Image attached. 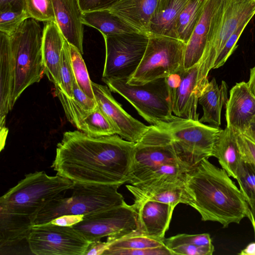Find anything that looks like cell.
Segmentation results:
<instances>
[{
  "label": "cell",
  "mask_w": 255,
  "mask_h": 255,
  "mask_svg": "<svg viewBox=\"0 0 255 255\" xmlns=\"http://www.w3.org/2000/svg\"><path fill=\"white\" fill-rule=\"evenodd\" d=\"M55 93L67 120L77 129L82 121L98 107L96 100L87 96L79 87L76 80L73 86V97L66 96L57 88L55 89Z\"/></svg>",
  "instance_id": "obj_24"
},
{
  "label": "cell",
  "mask_w": 255,
  "mask_h": 255,
  "mask_svg": "<svg viewBox=\"0 0 255 255\" xmlns=\"http://www.w3.org/2000/svg\"><path fill=\"white\" fill-rule=\"evenodd\" d=\"M189 0H158L147 34L177 38L178 17Z\"/></svg>",
  "instance_id": "obj_20"
},
{
  "label": "cell",
  "mask_w": 255,
  "mask_h": 255,
  "mask_svg": "<svg viewBox=\"0 0 255 255\" xmlns=\"http://www.w3.org/2000/svg\"><path fill=\"white\" fill-rule=\"evenodd\" d=\"M92 86L98 107L114 125L118 134L127 140L137 142L149 126L134 119L124 110L114 99L107 86L93 82Z\"/></svg>",
  "instance_id": "obj_14"
},
{
  "label": "cell",
  "mask_w": 255,
  "mask_h": 255,
  "mask_svg": "<svg viewBox=\"0 0 255 255\" xmlns=\"http://www.w3.org/2000/svg\"><path fill=\"white\" fill-rule=\"evenodd\" d=\"M247 83L250 91L255 97V65L250 70L249 80Z\"/></svg>",
  "instance_id": "obj_42"
},
{
  "label": "cell",
  "mask_w": 255,
  "mask_h": 255,
  "mask_svg": "<svg viewBox=\"0 0 255 255\" xmlns=\"http://www.w3.org/2000/svg\"><path fill=\"white\" fill-rule=\"evenodd\" d=\"M134 145L117 134L96 137L66 131L51 167L74 183L123 185L129 179Z\"/></svg>",
  "instance_id": "obj_1"
},
{
  "label": "cell",
  "mask_w": 255,
  "mask_h": 255,
  "mask_svg": "<svg viewBox=\"0 0 255 255\" xmlns=\"http://www.w3.org/2000/svg\"><path fill=\"white\" fill-rule=\"evenodd\" d=\"M213 156L218 159L222 168L230 177L236 179L242 156L235 131L227 127L222 129L216 142Z\"/></svg>",
  "instance_id": "obj_23"
},
{
  "label": "cell",
  "mask_w": 255,
  "mask_h": 255,
  "mask_svg": "<svg viewBox=\"0 0 255 255\" xmlns=\"http://www.w3.org/2000/svg\"><path fill=\"white\" fill-rule=\"evenodd\" d=\"M215 60L204 52L199 62L183 69L180 85L172 101L173 114L179 118L199 120L197 113L199 98L209 83L208 75Z\"/></svg>",
  "instance_id": "obj_13"
},
{
  "label": "cell",
  "mask_w": 255,
  "mask_h": 255,
  "mask_svg": "<svg viewBox=\"0 0 255 255\" xmlns=\"http://www.w3.org/2000/svg\"><path fill=\"white\" fill-rule=\"evenodd\" d=\"M43 30L28 18L10 34L0 31V123L28 87L44 74Z\"/></svg>",
  "instance_id": "obj_2"
},
{
  "label": "cell",
  "mask_w": 255,
  "mask_h": 255,
  "mask_svg": "<svg viewBox=\"0 0 255 255\" xmlns=\"http://www.w3.org/2000/svg\"><path fill=\"white\" fill-rule=\"evenodd\" d=\"M158 0H121L108 9L138 31L147 33Z\"/></svg>",
  "instance_id": "obj_21"
},
{
  "label": "cell",
  "mask_w": 255,
  "mask_h": 255,
  "mask_svg": "<svg viewBox=\"0 0 255 255\" xmlns=\"http://www.w3.org/2000/svg\"><path fill=\"white\" fill-rule=\"evenodd\" d=\"M28 18L26 11H23L0 12V31L10 34Z\"/></svg>",
  "instance_id": "obj_36"
},
{
  "label": "cell",
  "mask_w": 255,
  "mask_h": 255,
  "mask_svg": "<svg viewBox=\"0 0 255 255\" xmlns=\"http://www.w3.org/2000/svg\"><path fill=\"white\" fill-rule=\"evenodd\" d=\"M55 23L65 40L83 54V12L78 0H51Z\"/></svg>",
  "instance_id": "obj_18"
},
{
  "label": "cell",
  "mask_w": 255,
  "mask_h": 255,
  "mask_svg": "<svg viewBox=\"0 0 255 255\" xmlns=\"http://www.w3.org/2000/svg\"><path fill=\"white\" fill-rule=\"evenodd\" d=\"M163 240L134 233L122 237L110 240L107 239L108 246L103 255H118L125 250H135L156 248L164 246Z\"/></svg>",
  "instance_id": "obj_29"
},
{
  "label": "cell",
  "mask_w": 255,
  "mask_h": 255,
  "mask_svg": "<svg viewBox=\"0 0 255 255\" xmlns=\"http://www.w3.org/2000/svg\"><path fill=\"white\" fill-rule=\"evenodd\" d=\"M251 210L255 212V207L251 209Z\"/></svg>",
  "instance_id": "obj_46"
},
{
  "label": "cell",
  "mask_w": 255,
  "mask_h": 255,
  "mask_svg": "<svg viewBox=\"0 0 255 255\" xmlns=\"http://www.w3.org/2000/svg\"><path fill=\"white\" fill-rule=\"evenodd\" d=\"M108 243L102 242L101 240L94 241L91 243L85 253V255H103L107 249Z\"/></svg>",
  "instance_id": "obj_41"
},
{
  "label": "cell",
  "mask_w": 255,
  "mask_h": 255,
  "mask_svg": "<svg viewBox=\"0 0 255 255\" xmlns=\"http://www.w3.org/2000/svg\"><path fill=\"white\" fill-rule=\"evenodd\" d=\"M238 254L240 255H255V242L249 244Z\"/></svg>",
  "instance_id": "obj_43"
},
{
  "label": "cell",
  "mask_w": 255,
  "mask_h": 255,
  "mask_svg": "<svg viewBox=\"0 0 255 255\" xmlns=\"http://www.w3.org/2000/svg\"><path fill=\"white\" fill-rule=\"evenodd\" d=\"M186 44L170 37L149 35L143 57L135 73L127 81L141 85L169 75L184 68Z\"/></svg>",
  "instance_id": "obj_9"
},
{
  "label": "cell",
  "mask_w": 255,
  "mask_h": 255,
  "mask_svg": "<svg viewBox=\"0 0 255 255\" xmlns=\"http://www.w3.org/2000/svg\"><path fill=\"white\" fill-rule=\"evenodd\" d=\"M249 21L242 23L230 36L216 58L213 69L222 66L237 47V42Z\"/></svg>",
  "instance_id": "obj_35"
},
{
  "label": "cell",
  "mask_w": 255,
  "mask_h": 255,
  "mask_svg": "<svg viewBox=\"0 0 255 255\" xmlns=\"http://www.w3.org/2000/svg\"><path fill=\"white\" fill-rule=\"evenodd\" d=\"M250 132L255 139V121L253 124Z\"/></svg>",
  "instance_id": "obj_45"
},
{
  "label": "cell",
  "mask_w": 255,
  "mask_h": 255,
  "mask_svg": "<svg viewBox=\"0 0 255 255\" xmlns=\"http://www.w3.org/2000/svg\"><path fill=\"white\" fill-rule=\"evenodd\" d=\"M236 134L242 157L255 165V139L250 131Z\"/></svg>",
  "instance_id": "obj_37"
},
{
  "label": "cell",
  "mask_w": 255,
  "mask_h": 255,
  "mask_svg": "<svg viewBox=\"0 0 255 255\" xmlns=\"http://www.w3.org/2000/svg\"><path fill=\"white\" fill-rule=\"evenodd\" d=\"M65 39L55 22H47L43 30L42 57L44 74L55 86L60 82V63Z\"/></svg>",
  "instance_id": "obj_19"
},
{
  "label": "cell",
  "mask_w": 255,
  "mask_h": 255,
  "mask_svg": "<svg viewBox=\"0 0 255 255\" xmlns=\"http://www.w3.org/2000/svg\"><path fill=\"white\" fill-rule=\"evenodd\" d=\"M78 130L96 137L118 134L114 125L98 106L82 121Z\"/></svg>",
  "instance_id": "obj_30"
},
{
  "label": "cell",
  "mask_w": 255,
  "mask_h": 255,
  "mask_svg": "<svg viewBox=\"0 0 255 255\" xmlns=\"http://www.w3.org/2000/svg\"><path fill=\"white\" fill-rule=\"evenodd\" d=\"M122 185L74 183L71 194H64L48 202L38 214L34 225L46 224L63 215H86L126 203L118 189Z\"/></svg>",
  "instance_id": "obj_6"
},
{
  "label": "cell",
  "mask_w": 255,
  "mask_h": 255,
  "mask_svg": "<svg viewBox=\"0 0 255 255\" xmlns=\"http://www.w3.org/2000/svg\"><path fill=\"white\" fill-rule=\"evenodd\" d=\"M103 37L106 57L102 79L128 81L136 71L143 57L149 34L136 31Z\"/></svg>",
  "instance_id": "obj_10"
},
{
  "label": "cell",
  "mask_w": 255,
  "mask_h": 255,
  "mask_svg": "<svg viewBox=\"0 0 255 255\" xmlns=\"http://www.w3.org/2000/svg\"><path fill=\"white\" fill-rule=\"evenodd\" d=\"M84 217L83 215H65L58 217L48 223L60 226L72 227L81 222Z\"/></svg>",
  "instance_id": "obj_39"
},
{
  "label": "cell",
  "mask_w": 255,
  "mask_h": 255,
  "mask_svg": "<svg viewBox=\"0 0 255 255\" xmlns=\"http://www.w3.org/2000/svg\"><path fill=\"white\" fill-rule=\"evenodd\" d=\"M102 80L111 92L126 99L151 126H160L180 118L173 114L166 78L141 85H131L123 79Z\"/></svg>",
  "instance_id": "obj_7"
},
{
  "label": "cell",
  "mask_w": 255,
  "mask_h": 255,
  "mask_svg": "<svg viewBox=\"0 0 255 255\" xmlns=\"http://www.w3.org/2000/svg\"><path fill=\"white\" fill-rule=\"evenodd\" d=\"M163 125L172 138L179 157L191 171L204 159L213 156L222 129L199 120L181 118Z\"/></svg>",
  "instance_id": "obj_8"
},
{
  "label": "cell",
  "mask_w": 255,
  "mask_h": 255,
  "mask_svg": "<svg viewBox=\"0 0 255 255\" xmlns=\"http://www.w3.org/2000/svg\"><path fill=\"white\" fill-rule=\"evenodd\" d=\"M184 187L188 205L200 214L202 221L218 222L227 228L252 217L251 208L235 183L224 169L207 158L188 173Z\"/></svg>",
  "instance_id": "obj_4"
},
{
  "label": "cell",
  "mask_w": 255,
  "mask_h": 255,
  "mask_svg": "<svg viewBox=\"0 0 255 255\" xmlns=\"http://www.w3.org/2000/svg\"><path fill=\"white\" fill-rule=\"evenodd\" d=\"M206 0H189L178 17L177 38L186 44L200 19Z\"/></svg>",
  "instance_id": "obj_28"
},
{
  "label": "cell",
  "mask_w": 255,
  "mask_h": 255,
  "mask_svg": "<svg viewBox=\"0 0 255 255\" xmlns=\"http://www.w3.org/2000/svg\"><path fill=\"white\" fill-rule=\"evenodd\" d=\"M71 65L74 77L80 89L89 97L95 100L92 82L81 53L69 43Z\"/></svg>",
  "instance_id": "obj_32"
},
{
  "label": "cell",
  "mask_w": 255,
  "mask_h": 255,
  "mask_svg": "<svg viewBox=\"0 0 255 255\" xmlns=\"http://www.w3.org/2000/svg\"><path fill=\"white\" fill-rule=\"evenodd\" d=\"M225 105L227 127L236 132L251 131L255 121V97L246 82L236 84Z\"/></svg>",
  "instance_id": "obj_15"
},
{
  "label": "cell",
  "mask_w": 255,
  "mask_h": 255,
  "mask_svg": "<svg viewBox=\"0 0 255 255\" xmlns=\"http://www.w3.org/2000/svg\"><path fill=\"white\" fill-rule=\"evenodd\" d=\"M82 12L108 9L121 0H78Z\"/></svg>",
  "instance_id": "obj_38"
},
{
  "label": "cell",
  "mask_w": 255,
  "mask_h": 255,
  "mask_svg": "<svg viewBox=\"0 0 255 255\" xmlns=\"http://www.w3.org/2000/svg\"><path fill=\"white\" fill-rule=\"evenodd\" d=\"M8 10L26 11L25 0H0V12Z\"/></svg>",
  "instance_id": "obj_40"
},
{
  "label": "cell",
  "mask_w": 255,
  "mask_h": 255,
  "mask_svg": "<svg viewBox=\"0 0 255 255\" xmlns=\"http://www.w3.org/2000/svg\"><path fill=\"white\" fill-rule=\"evenodd\" d=\"M133 205L138 214L137 233L163 240L174 209L169 204L151 200L134 201Z\"/></svg>",
  "instance_id": "obj_16"
},
{
  "label": "cell",
  "mask_w": 255,
  "mask_h": 255,
  "mask_svg": "<svg viewBox=\"0 0 255 255\" xmlns=\"http://www.w3.org/2000/svg\"><path fill=\"white\" fill-rule=\"evenodd\" d=\"M26 241L36 255H85L91 242L73 227L34 225Z\"/></svg>",
  "instance_id": "obj_12"
},
{
  "label": "cell",
  "mask_w": 255,
  "mask_h": 255,
  "mask_svg": "<svg viewBox=\"0 0 255 255\" xmlns=\"http://www.w3.org/2000/svg\"><path fill=\"white\" fill-rule=\"evenodd\" d=\"M251 212H252V217L250 220L252 223V225L253 229H254V233H255V212L252 211V210H251Z\"/></svg>",
  "instance_id": "obj_44"
},
{
  "label": "cell",
  "mask_w": 255,
  "mask_h": 255,
  "mask_svg": "<svg viewBox=\"0 0 255 255\" xmlns=\"http://www.w3.org/2000/svg\"><path fill=\"white\" fill-rule=\"evenodd\" d=\"M172 255H212L214 252L210 235L180 234L163 240Z\"/></svg>",
  "instance_id": "obj_26"
},
{
  "label": "cell",
  "mask_w": 255,
  "mask_h": 255,
  "mask_svg": "<svg viewBox=\"0 0 255 255\" xmlns=\"http://www.w3.org/2000/svg\"><path fill=\"white\" fill-rule=\"evenodd\" d=\"M72 227L91 242L104 237L114 240L138 233L137 211L133 204L126 203L85 215L81 222Z\"/></svg>",
  "instance_id": "obj_11"
},
{
  "label": "cell",
  "mask_w": 255,
  "mask_h": 255,
  "mask_svg": "<svg viewBox=\"0 0 255 255\" xmlns=\"http://www.w3.org/2000/svg\"><path fill=\"white\" fill-rule=\"evenodd\" d=\"M74 185L68 179L44 171L26 174L0 198V249L26 240L43 207Z\"/></svg>",
  "instance_id": "obj_3"
},
{
  "label": "cell",
  "mask_w": 255,
  "mask_h": 255,
  "mask_svg": "<svg viewBox=\"0 0 255 255\" xmlns=\"http://www.w3.org/2000/svg\"><path fill=\"white\" fill-rule=\"evenodd\" d=\"M134 197V201L151 200L169 204L173 209L180 204L189 205V198L184 186L137 187L126 185Z\"/></svg>",
  "instance_id": "obj_25"
},
{
  "label": "cell",
  "mask_w": 255,
  "mask_h": 255,
  "mask_svg": "<svg viewBox=\"0 0 255 255\" xmlns=\"http://www.w3.org/2000/svg\"><path fill=\"white\" fill-rule=\"evenodd\" d=\"M236 180L251 209L255 207V165L242 157L237 171Z\"/></svg>",
  "instance_id": "obj_31"
},
{
  "label": "cell",
  "mask_w": 255,
  "mask_h": 255,
  "mask_svg": "<svg viewBox=\"0 0 255 255\" xmlns=\"http://www.w3.org/2000/svg\"><path fill=\"white\" fill-rule=\"evenodd\" d=\"M60 64V82L55 88L72 98L74 97L73 86L75 79L71 65L69 43L66 40L61 53Z\"/></svg>",
  "instance_id": "obj_33"
},
{
  "label": "cell",
  "mask_w": 255,
  "mask_h": 255,
  "mask_svg": "<svg viewBox=\"0 0 255 255\" xmlns=\"http://www.w3.org/2000/svg\"><path fill=\"white\" fill-rule=\"evenodd\" d=\"M224 0H207L203 13L186 44L183 67L188 69L201 58L207 46L214 20Z\"/></svg>",
  "instance_id": "obj_17"
},
{
  "label": "cell",
  "mask_w": 255,
  "mask_h": 255,
  "mask_svg": "<svg viewBox=\"0 0 255 255\" xmlns=\"http://www.w3.org/2000/svg\"><path fill=\"white\" fill-rule=\"evenodd\" d=\"M190 171L179 157L165 126L150 125L135 142L128 182L137 187L182 186Z\"/></svg>",
  "instance_id": "obj_5"
},
{
  "label": "cell",
  "mask_w": 255,
  "mask_h": 255,
  "mask_svg": "<svg viewBox=\"0 0 255 255\" xmlns=\"http://www.w3.org/2000/svg\"><path fill=\"white\" fill-rule=\"evenodd\" d=\"M25 3L28 18L38 21L55 22L51 0H25Z\"/></svg>",
  "instance_id": "obj_34"
},
{
  "label": "cell",
  "mask_w": 255,
  "mask_h": 255,
  "mask_svg": "<svg viewBox=\"0 0 255 255\" xmlns=\"http://www.w3.org/2000/svg\"><path fill=\"white\" fill-rule=\"evenodd\" d=\"M82 22L98 30L103 37L138 31L109 9L83 12Z\"/></svg>",
  "instance_id": "obj_27"
},
{
  "label": "cell",
  "mask_w": 255,
  "mask_h": 255,
  "mask_svg": "<svg viewBox=\"0 0 255 255\" xmlns=\"http://www.w3.org/2000/svg\"><path fill=\"white\" fill-rule=\"evenodd\" d=\"M228 85L222 81L220 86L215 78L209 82L202 91L198 103L202 107L203 115L199 121L219 127L221 122V112L228 98Z\"/></svg>",
  "instance_id": "obj_22"
}]
</instances>
